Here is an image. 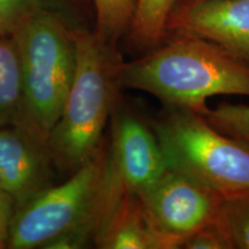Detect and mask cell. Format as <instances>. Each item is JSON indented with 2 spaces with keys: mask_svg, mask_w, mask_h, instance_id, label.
I'll return each mask as SVG.
<instances>
[{
  "mask_svg": "<svg viewBox=\"0 0 249 249\" xmlns=\"http://www.w3.org/2000/svg\"><path fill=\"white\" fill-rule=\"evenodd\" d=\"M117 81L120 89L147 92L164 107L203 114L214 96L249 97V62L208 39L176 34L144 57L121 59Z\"/></svg>",
  "mask_w": 249,
  "mask_h": 249,
  "instance_id": "6da1fadb",
  "label": "cell"
},
{
  "mask_svg": "<svg viewBox=\"0 0 249 249\" xmlns=\"http://www.w3.org/2000/svg\"><path fill=\"white\" fill-rule=\"evenodd\" d=\"M75 71L57 123L48 139L54 169L71 176L97 154L104 132L120 98L117 68L121 58L114 44L96 31L71 29Z\"/></svg>",
  "mask_w": 249,
  "mask_h": 249,
  "instance_id": "7a4b0ae2",
  "label": "cell"
},
{
  "mask_svg": "<svg viewBox=\"0 0 249 249\" xmlns=\"http://www.w3.org/2000/svg\"><path fill=\"white\" fill-rule=\"evenodd\" d=\"M66 18L42 9L13 33L21 61L22 93L14 124L48 144L75 71V45Z\"/></svg>",
  "mask_w": 249,
  "mask_h": 249,
  "instance_id": "3957f363",
  "label": "cell"
},
{
  "mask_svg": "<svg viewBox=\"0 0 249 249\" xmlns=\"http://www.w3.org/2000/svg\"><path fill=\"white\" fill-rule=\"evenodd\" d=\"M150 126L167 169L222 194L249 188V148L214 128L202 114L164 107Z\"/></svg>",
  "mask_w": 249,
  "mask_h": 249,
  "instance_id": "277c9868",
  "label": "cell"
},
{
  "mask_svg": "<svg viewBox=\"0 0 249 249\" xmlns=\"http://www.w3.org/2000/svg\"><path fill=\"white\" fill-rule=\"evenodd\" d=\"M105 154L107 139L66 181L50 186L15 209L6 248L75 249L92 241L88 222Z\"/></svg>",
  "mask_w": 249,
  "mask_h": 249,
  "instance_id": "5b68a950",
  "label": "cell"
},
{
  "mask_svg": "<svg viewBox=\"0 0 249 249\" xmlns=\"http://www.w3.org/2000/svg\"><path fill=\"white\" fill-rule=\"evenodd\" d=\"M108 124L107 154L88 222L92 242L124 198L141 194L167 169L150 123L124 105L121 96Z\"/></svg>",
  "mask_w": 249,
  "mask_h": 249,
  "instance_id": "8992f818",
  "label": "cell"
},
{
  "mask_svg": "<svg viewBox=\"0 0 249 249\" xmlns=\"http://www.w3.org/2000/svg\"><path fill=\"white\" fill-rule=\"evenodd\" d=\"M139 197L167 249H180L189 235L216 218L223 194L166 169Z\"/></svg>",
  "mask_w": 249,
  "mask_h": 249,
  "instance_id": "52a82bcc",
  "label": "cell"
},
{
  "mask_svg": "<svg viewBox=\"0 0 249 249\" xmlns=\"http://www.w3.org/2000/svg\"><path fill=\"white\" fill-rule=\"evenodd\" d=\"M167 30L208 39L249 62V0H183Z\"/></svg>",
  "mask_w": 249,
  "mask_h": 249,
  "instance_id": "ba28073f",
  "label": "cell"
},
{
  "mask_svg": "<svg viewBox=\"0 0 249 249\" xmlns=\"http://www.w3.org/2000/svg\"><path fill=\"white\" fill-rule=\"evenodd\" d=\"M53 167L46 143L15 124L0 127V186L15 209L52 186Z\"/></svg>",
  "mask_w": 249,
  "mask_h": 249,
  "instance_id": "9c48e42d",
  "label": "cell"
},
{
  "mask_svg": "<svg viewBox=\"0 0 249 249\" xmlns=\"http://www.w3.org/2000/svg\"><path fill=\"white\" fill-rule=\"evenodd\" d=\"M93 244L102 249H167L139 195L128 196L117 205Z\"/></svg>",
  "mask_w": 249,
  "mask_h": 249,
  "instance_id": "30bf717a",
  "label": "cell"
},
{
  "mask_svg": "<svg viewBox=\"0 0 249 249\" xmlns=\"http://www.w3.org/2000/svg\"><path fill=\"white\" fill-rule=\"evenodd\" d=\"M21 61L12 35H0V127L13 124L21 104Z\"/></svg>",
  "mask_w": 249,
  "mask_h": 249,
  "instance_id": "8fae6325",
  "label": "cell"
},
{
  "mask_svg": "<svg viewBox=\"0 0 249 249\" xmlns=\"http://www.w3.org/2000/svg\"><path fill=\"white\" fill-rule=\"evenodd\" d=\"M178 0H135L129 27L130 38L142 48H156L167 31V23Z\"/></svg>",
  "mask_w": 249,
  "mask_h": 249,
  "instance_id": "7c38bea8",
  "label": "cell"
},
{
  "mask_svg": "<svg viewBox=\"0 0 249 249\" xmlns=\"http://www.w3.org/2000/svg\"><path fill=\"white\" fill-rule=\"evenodd\" d=\"M216 218L232 249H249V188L223 194Z\"/></svg>",
  "mask_w": 249,
  "mask_h": 249,
  "instance_id": "4fadbf2b",
  "label": "cell"
},
{
  "mask_svg": "<svg viewBox=\"0 0 249 249\" xmlns=\"http://www.w3.org/2000/svg\"><path fill=\"white\" fill-rule=\"evenodd\" d=\"M96 15V34L105 42L114 44L129 30L135 0H92Z\"/></svg>",
  "mask_w": 249,
  "mask_h": 249,
  "instance_id": "5bb4252c",
  "label": "cell"
},
{
  "mask_svg": "<svg viewBox=\"0 0 249 249\" xmlns=\"http://www.w3.org/2000/svg\"><path fill=\"white\" fill-rule=\"evenodd\" d=\"M208 123L249 148V105L220 103L202 114Z\"/></svg>",
  "mask_w": 249,
  "mask_h": 249,
  "instance_id": "9a60e30c",
  "label": "cell"
},
{
  "mask_svg": "<svg viewBox=\"0 0 249 249\" xmlns=\"http://www.w3.org/2000/svg\"><path fill=\"white\" fill-rule=\"evenodd\" d=\"M48 8L54 9L51 0H0V35H13L30 17Z\"/></svg>",
  "mask_w": 249,
  "mask_h": 249,
  "instance_id": "2e32d148",
  "label": "cell"
},
{
  "mask_svg": "<svg viewBox=\"0 0 249 249\" xmlns=\"http://www.w3.org/2000/svg\"><path fill=\"white\" fill-rule=\"evenodd\" d=\"M180 249H232V246L223 227L214 218L189 235Z\"/></svg>",
  "mask_w": 249,
  "mask_h": 249,
  "instance_id": "e0dca14e",
  "label": "cell"
},
{
  "mask_svg": "<svg viewBox=\"0 0 249 249\" xmlns=\"http://www.w3.org/2000/svg\"><path fill=\"white\" fill-rule=\"evenodd\" d=\"M15 213V203L7 192L0 186V249L7 247L9 227Z\"/></svg>",
  "mask_w": 249,
  "mask_h": 249,
  "instance_id": "ac0fdd59",
  "label": "cell"
}]
</instances>
